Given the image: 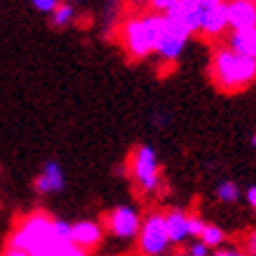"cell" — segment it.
<instances>
[{
    "instance_id": "4fadbf2b",
    "label": "cell",
    "mask_w": 256,
    "mask_h": 256,
    "mask_svg": "<svg viewBox=\"0 0 256 256\" xmlns=\"http://www.w3.org/2000/svg\"><path fill=\"white\" fill-rule=\"evenodd\" d=\"M164 228L170 244H181L188 240V214L184 210H170L164 212Z\"/></svg>"
},
{
    "instance_id": "5bb4252c",
    "label": "cell",
    "mask_w": 256,
    "mask_h": 256,
    "mask_svg": "<svg viewBox=\"0 0 256 256\" xmlns=\"http://www.w3.org/2000/svg\"><path fill=\"white\" fill-rule=\"evenodd\" d=\"M198 240H200L202 244H207L210 249H218V247H224L226 233H224V228H218L216 224H204V228H202V233Z\"/></svg>"
},
{
    "instance_id": "ffe728a7",
    "label": "cell",
    "mask_w": 256,
    "mask_h": 256,
    "mask_svg": "<svg viewBox=\"0 0 256 256\" xmlns=\"http://www.w3.org/2000/svg\"><path fill=\"white\" fill-rule=\"evenodd\" d=\"M56 5H59V0H33V8L38 12H47V14H52Z\"/></svg>"
},
{
    "instance_id": "e0dca14e",
    "label": "cell",
    "mask_w": 256,
    "mask_h": 256,
    "mask_svg": "<svg viewBox=\"0 0 256 256\" xmlns=\"http://www.w3.org/2000/svg\"><path fill=\"white\" fill-rule=\"evenodd\" d=\"M204 224L207 221H202L198 214H188V238H200Z\"/></svg>"
},
{
    "instance_id": "f1b7e54d",
    "label": "cell",
    "mask_w": 256,
    "mask_h": 256,
    "mask_svg": "<svg viewBox=\"0 0 256 256\" xmlns=\"http://www.w3.org/2000/svg\"><path fill=\"white\" fill-rule=\"evenodd\" d=\"M176 256H188V254H176Z\"/></svg>"
},
{
    "instance_id": "ba28073f",
    "label": "cell",
    "mask_w": 256,
    "mask_h": 256,
    "mask_svg": "<svg viewBox=\"0 0 256 256\" xmlns=\"http://www.w3.org/2000/svg\"><path fill=\"white\" fill-rule=\"evenodd\" d=\"M228 31H247L256 26V2L244 0H226Z\"/></svg>"
},
{
    "instance_id": "7c38bea8",
    "label": "cell",
    "mask_w": 256,
    "mask_h": 256,
    "mask_svg": "<svg viewBox=\"0 0 256 256\" xmlns=\"http://www.w3.org/2000/svg\"><path fill=\"white\" fill-rule=\"evenodd\" d=\"M226 47L240 56L254 59L256 62V26L247 31H230L226 38Z\"/></svg>"
},
{
    "instance_id": "ac0fdd59",
    "label": "cell",
    "mask_w": 256,
    "mask_h": 256,
    "mask_svg": "<svg viewBox=\"0 0 256 256\" xmlns=\"http://www.w3.org/2000/svg\"><path fill=\"white\" fill-rule=\"evenodd\" d=\"M186 254L188 256H212V249L207 247V244H202L200 240H195V242H190V247H188Z\"/></svg>"
},
{
    "instance_id": "8fae6325",
    "label": "cell",
    "mask_w": 256,
    "mask_h": 256,
    "mask_svg": "<svg viewBox=\"0 0 256 256\" xmlns=\"http://www.w3.org/2000/svg\"><path fill=\"white\" fill-rule=\"evenodd\" d=\"M226 31H228V16H226V2H221V5L204 12L198 33H202L204 38H218Z\"/></svg>"
},
{
    "instance_id": "3957f363",
    "label": "cell",
    "mask_w": 256,
    "mask_h": 256,
    "mask_svg": "<svg viewBox=\"0 0 256 256\" xmlns=\"http://www.w3.org/2000/svg\"><path fill=\"white\" fill-rule=\"evenodd\" d=\"M164 31V14H139L130 16L120 28V40H122L127 54L132 59H146L156 54V45Z\"/></svg>"
},
{
    "instance_id": "83f0119b",
    "label": "cell",
    "mask_w": 256,
    "mask_h": 256,
    "mask_svg": "<svg viewBox=\"0 0 256 256\" xmlns=\"http://www.w3.org/2000/svg\"><path fill=\"white\" fill-rule=\"evenodd\" d=\"M244 2H256V0H244Z\"/></svg>"
},
{
    "instance_id": "484cf974",
    "label": "cell",
    "mask_w": 256,
    "mask_h": 256,
    "mask_svg": "<svg viewBox=\"0 0 256 256\" xmlns=\"http://www.w3.org/2000/svg\"><path fill=\"white\" fill-rule=\"evenodd\" d=\"M130 2H132V5H136V8H141V5H146L148 0H130Z\"/></svg>"
},
{
    "instance_id": "2e32d148",
    "label": "cell",
    "mask_w": 256,
    "mask_h": 256,
    "mask_svg": "<svg viewBox=\"0 0 256 256\" xmlns=\"http://www.w3.org/2000/svg\"><path fill=\"white\" fill-rule=\"evenodd\" d=\"M240 195H242V190H240V186H238L235 181H221V184L216 186V198L221 202H226V204L238 202L240 200Z\"/></svg>"
},
{
    "instance_id": "52a82bcc",
    "label": "cell",
    "mask_w": 256,
    "mask_h": 256,
    "mask_svg": "<svg viewBox=\"0 0 256 256\" xmlns=\"http://www.w3.org/2000/svg\"><path fill=\"white\" fill-rule=\"evenodd\" d=\"M188 40H190L188 33H184L181 28L167 24V19H164V31H162V36H160V40H158V45H156V56H160V59L167 62V64H174L178 56L184 54Z\"/></svg>"
},
{
    "instance_id": "d6986e66",
    "label": "cell",
    "mask_w": 256,
    "mask_h": 256,
    "mask_svg": "<svg viewBox=\"0 0 256 256\" xmlns=\"http://www.w3.org/2000/svg\"><path fill=\"white\" fill-rule=\"evenodd\" d=\"M242 247H244V254L247 256H256V230H252V233L244 235Z\"/></svg>"
},
{
    "instance_id": "4316f807",
    "label": "cell",
    "mask_w": 256,
    "mask_h": 256,
    "mask_svg": "<svg viewBox=\"0 0 256 256\" xmlns=\"http://www.w3.org/2000/svg\"><path fill=\"white\" fill-rule=\"evenodd\" d=\"M252 146L256 148V134H254V136H252Z\"/></svg>"
},
{
    "instance_id": "7a4b0ae2",
    "label": "cell",
    "mask_w": 256,
    "mask_h": 256,
    "mask_svg": "<svg viewBox=\"0 0 256 256\" xmlns=\"http://www.w3.org/2000/svg\"><path fill=\"white\" fill-rule=\"evenodd\" d=\"M212 80L224 92H240L256 80V62L230 52L226 45L216 47L212 54Z\"/></svg>"
},
{
    "instance_id": "603a6c76",
    "label": "cell",
    "mask_w": 256,
    "mask_h": 256,
    "mask_svg": "<svg viewBox=\"0 0 256 256\" xmlns=\"http://www.w3.org/2000/svg\"><path fill=\"white\" fill-rule=\"evenodd\" d=\"M212 256H247L244 252H240V249H216V252H212Z\"/></svg>"
},
{
    "instance_id": "cb8c5ba5",
    "label": "cell",
    "mask_w": 256,
    "mask_h": 256,
    "mask_svg": "<svg viewBox=\"0 0 256 256\" xmlns=\"http://www.w3.org/2000/svg\"><path fill=\"white\" fill-rule=\"evenodd\" d=\"M244 198H247L249 207H252V210H256V186H249L247 193H244Z\"/></svg>"
},
{
    "instance_id": "8992f818",
    "label": "cell",
    "mask_w": 256,
    "mask_h": 256,
    "mask_svg": "<svg viewBox=\"0 0 256 256\" xmlns=\"http://www.w3.org/2000/svg\"><path fill=\"white\" fill-rule=\"evenodd\" d=\"M141 228V214L134 204H118L106 216V230L118 240H134Z\"/></svg>"
},
{
    "instance_id": "6da1fadb",
    "label": "cell",
    "mask_w": 256,
    "mask_h": 256,
    "mask_svg": "<svg viewBox=\"0 0 256 256\" xmlns=\"http://www.w3.org/2000/svg\"><path fill=\"white\" fill-rule=\"evenodd\" d=\"M54 218L47 216L45 212H33L24 216L14 233L10 235V247L24 249L28 256H59L64 244L54 235Z\"/></svg>"
},
{
    "instance_id": "44dd1931",
    "label": "cell",
    "mask_w": 256,
    "mask_h": 256,
    "mask_svg": "<svg viewBox=\"0 0 256 256\" xmlns=\"http://www.w3.org/2000/svg\"><path fill=\"white\" fill-rule=\"evenodd\" d=\"M174 2H176V0H148V5L153 8V12H156V14H164V12H167Z\"/></svg>"
},
{
    "instance_id": "30bf717a",
    "label": "cell",
    "mask_w": 256,
    "mask_h": 256,
    "mask_svg": "<svg viewBox=\"0 0 256 256\" xmlns=\"http://www.w3.org/2000/svg\"><path fill=\"white\" fill-rule=\"evenodd\" d=\"M66 186V174H64V167L56 160H50L45 162V167L40 170V174L36 176V190L40 195H54L59 190H64Z\"/></svg>"
},
{
    "instance_id": "d4e9b609",
    "label": "cell",
    "mask_w": 256,
    "mask_h": 256,
    "mask_svg": "<svg viewBox=\"0 0 256 256\" xmlns=\"http://www.w3.org/2000/svg\"><path fill=\"white\" fill-rule=\"evenodd\" d=\"M2 256H28V254H26L24 249H16V247H10L8 244V249L2 252Z\"/></svg>"
},
{
    "instance_id": "277c9868",
    "label": "cell",
    "mask_w": 256,
    "mask_h": 256,
    "mask_svg": "<svg viewBox=\"0 0 256 256\" xmlns=\"http://www.w3.org/2000/svg\"><path fill=\"white\" fill-rule=\"evenodd\" d=\"M130 170H132V178L141 193H156L158 186H160V162H158V153L153 148L146 146V144L134 148Z\"/></svg>"
},
{
    "instance_id": "7402d4cb",
    "label": "cell",
    "mask_w": 256,
    "mask_h": 256,
    "mask_svg": "<svg viewBox=\"0 0 256 256\" xmlns=\"http://www.w3.org/2000/svg\"><path fill=\"white\" fill-rule=\"evenodd\" d=\"M59 256H87V252L85 249H80V247H76L73 242H68V244H64L62 247Z\"/></svg>"
},
{
    "instance_id": "9c48e42d",
    "label": "cell",
    "mask_w": 256,
    "mask_h": 256,
    "mask_svg": "<svg viewBox=\"0 0 256 256\" xmlns=\"http://www.w3.org/2000/svg\"><path fill=\"white\" fill-rule=\"evenodd\" d=\"M104 240V226L99 221H92V218H82V221H76L70 224V242L76 247L85 249H94L96 244H101Z\"/></svg>"
},
{
    "instance_id": "9a60e30c",
    "label": "cell",
    "mask_w": 256,
    "mask_h": 256,
    "mask_svg": "<svg viewBox=\"0 0 256 256\" xmlns=\"http://www.w3.org/2000/svg\"><path fill=\"white\" fill-rule=\"evenodd\" d=\"M52 24L54 26H59V28H64V26H68L73 19H76V8L70 5V2H64V0H59V5L54 8V12H52Z\"/></svg>"
},
{
    "instance_id": "5b68a950",
    "label": "cell",
    "mask_w": 256,
    "mask_h": 256,
    "mask_svg": "<svg viewBox=\"0 0 256 256\" xmlns=\"http://www.w3.org/2000/svg\"><path fill=\"white\" fill-rule=\"evenodd\" d=\"M136 240H139V249L144 256H162L170 249V238H167L162 212H150L146 218H141Z\"/></svg>"
}]
</instances>
